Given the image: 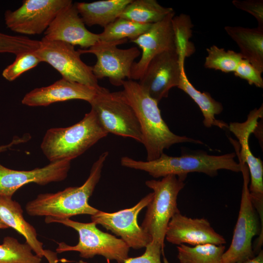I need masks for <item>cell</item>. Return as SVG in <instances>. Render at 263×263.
Returning a JSON list of instances; mask_svg holds the SVG:
<instances>
[{
	"mask_svg": "<svg viewBox=\"0 0 263 263\" xmlns=\"http://www.w3.org/2000/svg\"><path fill=\"white\" fill-rule=\"evenodd\" d=\"M26 242L20 243L12 237H5L0 244V263H41V258L33 253Z\"/></svg>",
	"mask_w": 263,
	"mask_h": 263,
	"instance_id": "28",
	"label": "cell"
},
{
	"mask_svg": "<svg viewBox=\"0 0 263 263\" xmlns=\"http://www.w3.org/2000/svg\"><path fill=\"white\" fill-rule=\"evenodd\" d=\"M127 40L98 41L88 49L78 51L81 55L90 53L95 56L97 60L92 67V70L97 80L107 77L112 85L122 86L126 78L131 79L132 66L141 54L136 47L128 49L117 47L118 45L125 43Z\"/></svg>",
	"mask_w": 263,
	"mask_h": 263,
	"instance_id": "11",
	"label": "cell"
},
{
	"mask_svg": "<svg viewBox=\"0 0 263 263\" xmlns=\"http://www.w3.org/2000/svg\"><path fill=\"white\" fill-rule=\"evenodd\" d=\"M184 180L170 175L161 180L146 181V185L153 190V196L149 203L144 219L141 225L143 230L151 238V242L164 248V240L168 224L180 211L177 199L185 186Z\"/></svg>",
	"mask_w": 263,
	"mask_h": 263,
	"instance_id": "6",
	"label": "cell"
},
{
	"mask_svg": "<svg viewBox=\"0 0 263 263\" xmlns=\"http://www.w3.org/2000/svg\"><path fill=\"white\" fill-rule=\"evenodd\" d=\"M105 89L98 90L61 78L49 86L36 88L29 92L23 97L21 103L31 107L47 106L56 102L73 99L83 100L90 103L99 92Z\"/></svg>",
	"mask_w": 263,
	"mask_h": 263,
	"instance_id": "19",
	"label": "cell"
},
{
	"mask_svg": "<svg viewBox=\"0 0 263 263\" xmlns=\"http://www.w3.org/2000/svg\"><path fill=\"white\" fill-rule=\"evenodd\" d=\"M238 263H263V251H260L256 256L248 260Z\"/></svg>",
	"mask_w": 263,
	"mask_h": 263,
	"instance_id": "37",
	"label": "cell"
},
{
	"mask_svg": "<svg viewBox=\"0 0 263 263\" xmlns=\"http://www.w3.org/2000/svg\"><path fill=\"white\" fill-rule=\"evenodd\" d=\"M72 3L71 0H24L17 9L5 11V23L15 32L39 35L44 33L57 14Z\"/></svg>",
	"mask_w": 263,
	"mask_h": 263,
	"instance_id": "12",
	"label": "cell"
},
{
	"mask_svg": "<svg viewBox=\"0 0 263 263\" xmlns=\"http://www.w3.org/2000/svg\"><path fill=\"white\" fill-rule=\"evenodd\" d=\"M225 30L236 43L243 59L263 72V29L226 26Z\"/></svg>",
	"mask_w": 263,
	"mask_h": 263,
	"instance_id": "21",
	"label": "cell"
},
{
	"mask_svg": "<svg viewBox=\"0 0 263 263\" xmlns=\"http://www.w3.org/2000/svg\"><path fill=\"white\" fill-rule=\"evenodd\" d=\"M7 228H8L7 226L0 221V229H5Z\"/></svg>",
	"mask_w": 263,
	"mask_h": 263,
	"instance_id": "38",
	"label": "cell"
},
{
	"mask_svg": "<svg viewBox=\"0 0 263 263\" xmlns=\"http://www.w3.org/2000/svg\"><path fill=\"white\" fill-rule=\"evenodd\" d=\"M121 96L132 107L141 127L147 161L155 160L172 145L183 143L204 144L198 139L174 133L162 117L158 102L152 98L139 82L125 80Z\"/></svg>",
	"mask_w": 263,
	"mask_h": 263,
	"instance_id": "1",
	"label": "cell"
},
{
	"mask_svg": "<svg viewBox=\"0 0 263 263\" xmlns=\"http://www.w3.org/2000/svg\"><path fill=\"white\" fill-rule=\"evenodd\" d=\"M145 248V251L142 255L129 257L123 263H161V255L164 256V252L160 245L151 242Z\"/></svg>",
	"mask_w": 263,
	"mask_h": 263,
	"instance_id": "33",
	"label": "cell"
},
{
	"mask_svg": "<svg viewBox=\"0 0 263 263\" xmlns=\"http://www.w3.org/2000/svg\"><path fill=\"white\" fill-rule=\"evenodd\" d=\"M76 230L79 241L75 245H68L64 242L58 243L57 253L66 251H77L81 258L88 259L101 255L108 261L115 260L123 263L129 258L130 247L120 238L102 231L94 222L88 223L75 221L70 219L54 221Z\"/></svg>",
	"mask_w": 263,
	"mask_h": 263,
	"instance_id": "7",
	"label": "cell"
},
{
	"mask_svg": "<svg viewBox=\"0 0 263 263\" xmlns=\"http://www.w3.org/2000/svg\"><path fill=\"white\" fill-rule=\"evenodd\" d=\"M170 7L160 5L156 0H132L119 18L143 24H153L164 19L173 12Z\"/></svg>",
	"mask_w": 263,
	"mask_h": 263,
	"instance_id": "24",
	"label": "cell"
},
{
	"mask_svg": "<svg viewBox=\"0 0 263 263\" xmlns=\"http://www.w3.org/2000/svg\"><path fill=\"white\" fill-rule=\"evenodd\" d=\"M206 50L207 55L206 57L204 67L225 73L234 72L243 58L240 53L232 50L225 51L215 45L207 48Z\"/></svg>",
	"mask_w": 263,
	"mask_h": 263,
	"instance_id": "29",
	"label": "cell"
},
{
	"mask_svg": "<svg viewBox=\"0 0 263 263\" xmlns=\"http://www.w3.org/2000/svg\"><path fill=\"white\" fill-rule=\"evenodd\" d=\"M168 242L177 245L187 244L193 246L212 244L224 245L226 241L206 218H192L175 214L170 220L166 232Z\"/></svg>",
	"mask_w": 263,
	"mask_h": 263,
	"instance_id": "17",
	"label": "cell"
},
{
	"mask_svg": "<svg viewBox=\"0 0 263 263\" xmlns=\"http://www.w3.org/2000/svg\"><path fill=\"white\" fill-rule=\"evenodd\" d=\"M152 24L139 23L118 18L98 34L99 40L111 42L128 38L131 41L148 31Z\"/></svg>",
	"mask_w": 263,
	"mask_h": 263,
	"instance_id": "26",
	"label": "cell"
},
{
	"mask_svg": "<svg viewBox=\"0 0 263 263\" xmlns=\"http://www.w3.org/2000/svg\"><path fill=\"white\" fill-rule=\"evenodd\" d=\"M89 103L108 133L131 138L142 143V131L136 113L118 92H110L105 88Z\"/></svg>",
	"mask_w": 263,
	"mask_h": 263,
	"instance_id": "8",
	"label": "cell"
},
{
	"mask_svg": "<svg viewBox=\"0 0 263 263\" xmlns=\"http://www.w3.org/2000/svg\"><path fill=\"white\" fill-rule=\"evenodd\" d=\"M109 155L108 151L100 155L93 164L89 177L79 187H71L54 193L40 194L27 203L25 209L33 216H45V222L70 219L72 216L88 214L93 215L99 210L89 204L90 197L98 183L102 169Z\"/></svg>",
	"mask_w": 263,
	"mask_h": 263,
	"instance_id": "2",
	"label": "cell"
},
{
	"mask_svg": "<svg viewBox=\"0 0 263 263\" xmlns=\"http://www.w3.org/2000/svg\"><path fill=\"white\" fill-rule=\"evenodd\" d=\"M108 134L91 110L80 121L72 126L49 129L43 138L40 148L50 162L71 161Z\"/></svg>",
	"mask_w": 263,
	"mask_h": 263,
	"instance_id": "4",
	"label": "cell"
},
{
	"mask_svg": "<svg viewBox=\"0 0 263 263\" xmlns=\"http://www.w3.org/2000/svg\"><path fill=\"white\" fill-rule=\"evenodd\" d=\"M236 156L234 152L214 155L198 152L180 156H171L163 153L155 160L146 161L123 156L120 163L124 167L147 172L155 178L173 175L185 180L188 174L193 172L211 177L217 175L221 169L241 172V165L235 160Z\"/></svg>",
	"mask_w": 263,
	"mask_h": 263,
	"instance_id": "3",
	"label": "cell"
},
{
	"mask_svg": "<svg viewBox=\"0 0 263 263\" xmlns=\"http://www.w3.org/2000/svg\"><path fill=\"white\" fill-rule=\"evenodd\" d=\"M175 12L169 14L162 20L153 23L149 29L131 42L141 49L139 60L134 62L131 71V79L139 80L150 61L159 54L168 50H175L172 19Z\"/></svg>",
	"mask_w": 263,
	"mask_h": 263,
	"instance_id": "15",
	"label": "cell"
},
{
	"mask_svg": "<svg viewBox=\"0 0 263 263\" xmlns=\"http://www.w3.org/2000/svg\"><path fill=\"white\" fill-rule=\"evenodd\" d=\"M239 163L243 177L240 207L231 244L222 256L223 263H238L253 258L262 250L263 243L259 217L249 191L248 169L241 160H239Z\"/></svg>",
	"mask_w": 263,
	"mask_h": 263,
	"instance_id": "5",
	"label": "cell"
},
{
	"mask_svg": "<svg viewBox=\"0 0 263 263\" xmlns=\"http://www.w3.org/2000/svg\"><path fill=\"white\" fill-rule=\"evenodd\" d=\"M184 62L179 60L175 50L164 51L150 61L139 83L159 103L162 98L168 97L171 88L178 86Z\"/></svg>",
	"mask_w": 263,
	"mask_h": 263,
	"instance_id": "14",
	"label": "cell"
},
{
	"mask_svg": "<svg viewBox=\"0 0 263 263\" xmlns=\"http://www.w3.org/2000/svg\"><path fill=\"white\" fill-rule=\"evenodd\" d=\"M45 38L60 41L84 49H88L99 41L98 34L86 27L75 3L63 8L44 32Z\"/></svg>",
	"mask_w": 263,
	"mask_h": 263,
	"instance_id": "18",
	"label": "cell"
},
{
	"mask_svg": "<svg viewBox=\"0 0 263 263\" xmlns=\"http://www.w3.org/2000/svg\"><path fill=\"white\" fill-rule=\"evenodd\" d=\"M153 196V193H150L133 207L117 212L108 213L99 210L91 215L92 222L120 237L130 248L139 249L146 247L151 242V239L138 225L137 217Z\"/></svg>",
	"mask_w": 263,
	"mask_h": 263,
	"instance_id": "13",
	"label": "cell"
},
{
	"mask_svg": "<svg viewBox=\"0 0 263 263\" xmlns=\"http://www.w3.org/2000/svg\"><path fill=\"white\" fill-rule=\"evenodd\" d=\"M263 104L258 109L250 111L247 118L244 122H232L228 129L238 139V142L229 138L235 149L238 159L245 163L248 169L250 183L248 188L252 203L256 209L263 207V165L262 161L252 153L249 139L251 133H254L258 124L259 118H263Z\"/></svg>",
	"mask_w": 263,
	"mask_h": 263,
	"instance_id": "10",
	"label": "cell"
},
{
	"mask_svg": "<svg viewBox=\"0 0 263 263\" xmlns=\"http://www.w3.org/2000/svg\"><path fill=\"white\" fill-rule=\"evenodd\" d=\"M39 47L35 52L41 62L50 64L68 81L102 90L94 75L92 67L81 59V54L72 44L60 41L48 40L43 38Z\"/></svg>",
	"mask_w": 263,
	"mask_h": 263,
	"instance_id": "9",
	"label": "cell"
},
{
	"mask_svg": "<svg viewBox=\"0 0 263 263\" xmlns=\"http://www.w3.org/2000/svg\"><path fill=\"white\" fill-rule=\"evenodd\" d=\"M232 3L237 8L252 15L257 21V27L263 29V0H234Z\"/></svg>",
	"mask_w": 263,
	"mask_h": 263,
	"instance_id": "34",
	"label": "cell"
},
{
	"mask_svg": "<svg viewBox=\"0 0 263 263\" xmlns=\"http://www.w3.org/2000/svg\"><path fill=\"white\" fill-rule=\"evenodd\" d=\"M132 0H104L75 4L84 24L105 27L119 18Z\"/></svg>",
	"mask_w": 263,
	"mask_h": 263,
	"instance_id": "22",
	"label": "cell"
},
{
	"mask_svg": "<svg viewBox=\"0 0 263 263\" xmlns=\"http://www.w3.org/2000/svg\"><path fill=\"white\" fill-rule=\"evenodd\" d=\"M0 221L22 235L36 255L44 257L43 244L38 239L35 228L24 219L20 205L12 197L0 195Z\"/></svg>",
	"mask_w": 263,
	"mask_h": 263,
	"instance_id": "20",
	"label": "cell"
},
{
	"mask_svg": "<svg viewBox=\"0 0 263 263\" xmlns=\"http://www.w3.org/2000/svg\"><path fill=\"white\" fill-rule=\"evenodd\" d=\"M16 56L15 61L6 67L2 73V76L9 81L15 80L21 75L41 62L35 51L23 52Z\"/></svg>",
	"mask_w": 263,
	"mask_h": 263,
	"instance_id": "30",
	"label": "cell"
},
{
	"mask_svg": "<svg viewBox=\"0 0 263 263\" xmlns=\"http://www.w3.org/2000/svg\"><path fill=\"white\" fill-rule=\"evenodd\" d=\"M233 73L236 76L246 80L249 84L263 88L262 74L247 60L243 58Z\"/></svg>",
	"mask_w": 263,
	"mask_h": 263,
	"instance_id": "32",
	"label": "cell"
},
{
	"mask_svg": "<svg viewBox=\"0 0 263 263\" xmlns=\"http://www.w3.org/2000/svg\"><path fill=\"white\" fill-rule=\"evenodd\" d=\"M175 45L180 61H185L195 51V46L190 41L193 24L190 17L185 14L174 16L172 19Z\"/></svg>",
	"mask_w": 263,
	"mask_h": 263,
	"instance_id": "27",
	"label": "cell"
},
{
	"mask_svg": "<svg viewBox=\"0 0 263 263\" xmlns=\"http://www.w3.org/2000/svg\"><path fill=\"white\" fill-rule=\"evenodd\" d=\"M224 245L212 244L193 246L182 244L177 246V258L180 263H223Z\"/></svg>",
	"mask_w": 263,
	"mask_h": 263,
	"instance_id": "25",
	"label": "cell"
},
{
	"mask_svg": "<svg viewBox=\"0 0 263 263\" xmlns=\"http://www.w3.org/2000/svg\"><path fill=\"white\" fill-rule=\"evenodd\" d=\"M40 41L21 36H12L0 32V54H19L37 50Z\"/></svg>",
	"mask_w": 263,
	"mask_h": 263,
	"instance_id": "31",
	"label": "cell"
},
{
	"mask_svg": "<svg viewBox=\"0 0 263 263\" xmlns=\"http://www.w3.org/2000/svg\"><path fill=\"white\" fill-rule=\"evenodd\" d=\"M29 139L27 135H24L23 137L14 138L12 141L9 144L4 145H0V152L5 151L10 149L13 146L18 144L25 142Z\"/></svg>",
	"mask_w": 263,
	"mask_h": 263,
	"instance_id": "35",
	"label": "cell"
},
{
	"mask_svg": "<svg viewBox=\"0 0 263 263\" xmlns=\"http://www.w3.org/2000/svg\"><path fill=\"white\" fill-rule=\"evenodd\" d=\"M70 164L71 161L61 160L50 162L41 168L19 170L0 164V195L12 197L18 189L30 183L45 185L63 181L68 175Z\"/></svg>",
	"mask_w": 263,
	"mask_h": 263,
	"instance_id": "16",
	"label": "cell"
},
{
	"mask_svg": "<svg viewBox=\"0 0 263 263\" xmlns=\"http://www.w3.org/2000/svg\"><path fill=\"white\" fill-rule=\"evenodd\" d=\"M44 257L47 259L48 263H57L58 262L57 253L50 250H44Z\"/></svg>",
	"mask_w": 263,
	"mask_h": 263,
	"instance_id": "36",
	"label": "cell"
},
{
	"mask_svg": "<svg viewBox=\"0 0 263 263\" xmlns=\"http://www.w3.org/2000/svg\"><path fill=\"white\" fill-rule=\"evenodd\" d=\"M177 87L188 94L197 104L203 114V122L206 127L215 126L221 129L228 128L226 123L215 118V115L221 113L223 110L222 103L213 99L208 93L201 92L192 85L186 75L184 65L182 66Z\"/></svg>",
	"mask_w": 263,
	"mask_h": 263,
	"instance_id": "23",
	"label": "cell"
}]
</instances>
